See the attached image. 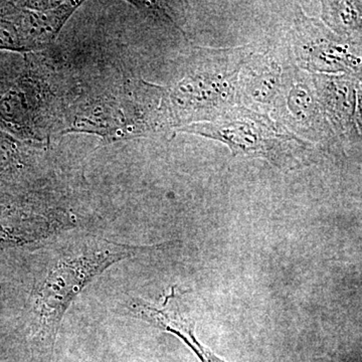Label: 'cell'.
Instances as JSON below:
<instances>
[{"label": "cell", "mask_w": 362, "mask_h": 362, "mask_svg": "<svg viewBox=\"0 0 362 362\" xmlns=\"http://www.w3.org/2000/svg\"><path fill=\"white\" fill-rule=\"evenodd\" d=\"M300 59L306 62L312 70L324 71H345L361 63L354 54L342 45L335 44L334 40L327 37L306 39L300 42Z\"/></svg>", "instance_id": "cell-6"}, {"label": "cell", "mask_w": 362, "mask_h": 362, "mask_svg": "<svg viewBox=\"0 0 362 362\" xmlns=\"http://www.w3.org/2000/svg\"><path fill=\"white\" fill-rule=\"evenodd\" d=\"M180 131L220 140L235 156L264 157L274 163L282 160L294 141L270 121L247 110L228 112L213 123L194 124Z\"/></svg>", "instance_id": "cell-2"}, {"label": "cell", "mask_w": 362, "mask_h": 362, "mask_svg": "<svg viewBox=\"0 0 362 362\" xmlns=\"http://www.w3.org/2000/svg\"><path fill=\"white\" fill-rule=\"evenodd\" d=\"M232 75L204 70L183 78L169 92L175 120L180 123L197 119L201 114L230 104L233 97Z\"/></svg>", "instance_id": "cell-4"}, {"label": "cell", "mask_w": 362, "mask_h": 362, "mask_svg": "<svg viewBox=\"0 0 362 362\" xmlns=\"http://www.w3.org/2000/svg\"><path fill=\"white\" fill-rule=\"evenodd\" d=\"M317 88L338 129H349L356 112V93L351 84L340 78H319Z\"/></svg>", "instance_id": "cell-7"}, {"label": "cell", "mask_w": 362, "mask_h": 362, "mask_svg": "<svg viewBox=\"0 0 362 362\" xmlns=\"http://www.w3.org/2000/svg\"><path fill=\"white\" fill-rule=\"evenodd\" d=\"M287 110L290 119L298 127L310 128L311 124L320 115L319 105L312 95L310 88L304 83H297L289 90Z\"/></svg>", "instance_id": "cell-9"}, {"label": "cell", "mask_w": 362, "mask_h": 362, "mask_svg": "<svg viewBox=\"0 0 362 362\" xmlns=\"http://www.w3.org/2000/svg\"><path fill=\"white\" fill-rule=\"evenodd\" d=\"M126 307L131 315L154 326L157 329L180 338L192 350L199 362H226L204 346L195 337L194 319L188 315L187 306L176 293L175 287L171 288L160 305H152L141 299H135Z\"/></svg>", "instance_id": "cell-5"}, {"label": "cell", "mask_w": 362, "mask_h": 362, "mask_svg": "<svg viewBox=\"0 0 362 362\" xmlns=\"http://www.w3.org/2000/svg\"><path fill=\"white\" fill-rule=\"evenodd\" d=\"M281 71L274 64H262L256 68H249L244 78L245 94L252 102L270 103L280 88Z\"/></svg>", "instance_id": "cell-8"}, {"label": "cell", "mask_w": 362, "mask_h": 362, "mask_svg": "<svg viewBox=\"0 0 362 362\" xmlns=\"http://www.w3.org/2000/svg\"><path fill=\"white\" fill-rule=\"evenodd\" d=\"M68 2H0V49L30 52L56 39L77 9Z\"/></svg>", "instance_id": "cell-3"}, {"label": "cell", "mask_w": 362, "mask_h": 362, "mask_svg": "<svg viewBox=\"0 0 362 362\" xmlns=\"http://www.w3.org/2000/svg\"><path fill=\"white\" fill-rule=\"evenodd\" d=\"M173 246V243L134 246L88 238L59 249L33 288V362H52L64 316L74 300L93 280L122 259Z\"/></svg>", "instance_id": "cell-1"}, {"label": "cell", "mask_w": 362, "mask_h": 362, "mask_svg": "<svg viewBox=\"0 0 362 362\" xmlns=\"http://www.w3.org/2000/svg\"><path fill=\"white\" fill-rule=\"evenodd\" d=\"M361 2H323V18L337 33L350 35L361 30Z\"/></svg>", "instance_id": "cell-10"}]
</instances>
